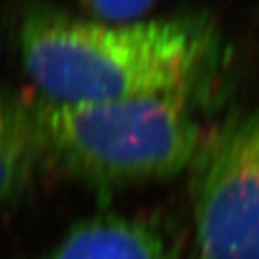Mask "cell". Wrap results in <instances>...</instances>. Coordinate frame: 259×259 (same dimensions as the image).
I'll use <instances>...</instances> for the list:
<instances>
[{
    "label": "cell",
    "instance_id": "cell-1",
    "mask_svg": "<svg viewBox=\"0 0 259 259\" xmlns=\"http://www.w3.org/2000/svg\"><path fill=\"white\" fill-rule=\"evenodd\" d=\"M19 44L40 98L63 105L190 95L210 54L207 29L187 19L108 24L32 12Z\"/></svg>",
    "mask_w": 259,
    "mask_h": 259
},
{
    "label": "cell",
    "instance_id": "cell-2",
    "mask_svg": "<svg viewBox=\"0 0 259 259\" xmlns=\"http://www.w3.org/2000/svg\"><path fill=\"white\" fill-rule=\"evenodd\" d=\"M187 93L63 105L42 98L29 106L44 153L100 184L168 177L192 162L200 126Z\"/></svg>",
    "mask_w": 259,
    "mask_h": 259
},
{
    "label": "cell",
    "instance_id": "cell-3",
    "mask_svg": "<svg viewBox=\"0 0 259 259\" xmlns=\"http://www.w3.org/2000/svg\"><path fill=\"white\" fill-rule=\"evenodd\" d=\"M199 259H259V108L212 150L195 202Z\"/></svg>",
    "mask_w": 259,
    "mask_h": 259
},
{
    "label": "cell",
    "instance_id": "cell-4",
    "mask_svg": "<svg viewBox=\"0 0 259 259\" xmlns=\"http://www.w3.org/2000/svg\"><path fill=\"white\" fill-rule=\"evenodd\" d=\"M44 259H177V254L147 222L100 215L72 227Z\"/></svg>",
    "mask_w": 259,
    "mask_h": 259
},
{
    "label": "cell",
    "instance_id": "cell-5",
    "mask_svg": "<svg viewBox=\"0 0 259 259\" xmlns=\"http://www.w3.org/2000/svg\"><path fill=\"white\" fill-rule=\"evenodd\" d=\"M42 153L29 106L0 88V204L27 185Z\"/></svg>",
    "mask_w": 259,
    "mask_h": 259
},
{
    "label": "cell",
    "instance_id": "cell-6",
    "mask_svg": "<svg viewBox=\"0 0 259 259\" xmlns=\"http://www.w3.org/2000/svg\"><path fill=\"white\" fill-rule=\"evenodd\" d=\"M152 7L150 2H91L84 5L88 12L96 17L95 20L108 24L137 22Z\"/></svg>",
    "mask_w": 259,
    "mask_h": 259
}]
</instances>
